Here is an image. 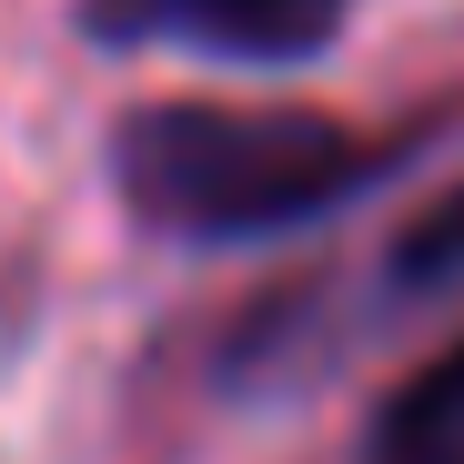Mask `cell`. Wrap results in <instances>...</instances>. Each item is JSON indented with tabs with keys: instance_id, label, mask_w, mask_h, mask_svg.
<instances>
[{
	"instance_id": "1",
	"label": "cell",
	"mask_w": 464,
	"mask_h": 464,
	"mask_svg": "<svg viewBox=\"0 0 464 464\" xmlns=\"http://www.w3.org/2000/svg\"><path fill=\"white\" fill-rule=\"evenodd\" d=\"M404 141L303 102H131L111 121V192L141 232L192 253H253L353 212Z\"/></svg>"
},
{
	"instance_id": "2",
	"label": "cell",
	"mask_w": 464,
	"mask_h": 464,
	"mask_svg": "<svg viewBox=\"0 0 464 464\" xmlns=\"http://www.w3.org/2000/svg\"><path fill=\"white\" fill-rule=\"evenodd\" d=\"M363 0H82V41L102 51H202V61H324Z\"/></svg>"
},
{
	"instance_id": "3",
	"label": "cell",
	"mask_w": 464,
	"mask_h": 464,
	"mask_svg": "<svg viewBox=\"0 0 464 464\" xmlns=\"http://www.w3.org/2000/svg\"><path fill=\"white\" fill-rule=\"evenodd\" d=\"M363 464H464V334L424 353L363 424Z\"/></svg>"
},
{
	"instance_id": "4",
	"label": "cell",
	"mask_w": 464,
	"mask_h": 464,
	"mask_svg": "<svg viewBox=\"0 0 464 464\" xmlns=\"http://www.w3.org/2000/svg\"><path fill=\"white\" fill-rule=\"evenodd\" d=\"M383 283H394L404 303H434V293H464V182L424 192L394 243H383Z\"/></svg>"
}]
</instances>
